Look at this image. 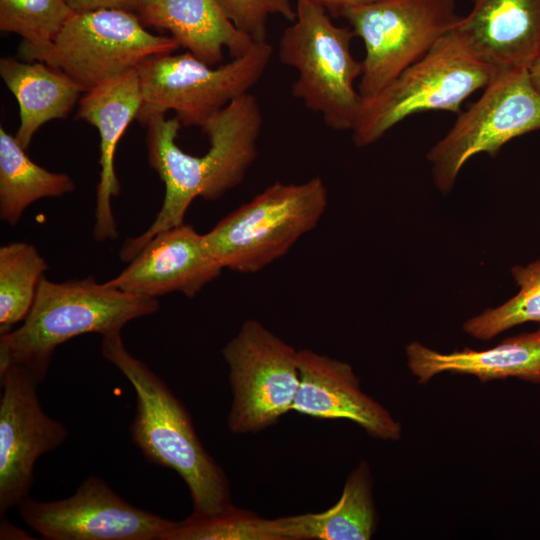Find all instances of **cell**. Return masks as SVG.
<instances>
[{
    "mask_svg": "<svg viewBox=\"0 0 540 540\" xmlns=\"http://www.w3.org/2000/svg\"><path fill=\"white\" fill-rule=\"evenodd\" d=\"M141 124L147 130L148 162L164 183L165 194L152 224L123 243L119 252L123 262L131 261L159 232L184 223L195 198L217 200L244 180L258 155L263 114L251 93L232 101L201 127L209 141L202 155L187 153L177 145L182 125L176 117L153 114Z\"/></svg>",
    "mask_w": 540,
    "mask_h": 540,
    "instance_id": "6da1fadb",
    "label": "cell"
},
{
    "mask_svg": "<svg viewBox=\"0 0 540 540\" xmlns=\"http://www.w3.org/2000/svg\"><path fill=\"white\" fill-rule=\"evenodd\" d=\"M101 354L135 390L132 442L147 461L172 469L181 477L191 496V515L208 517L231 506L224 470L204 448L189 412L166 383L126 349L121 333L103 336Z\"/></svg>",
    "mask_w": 540,
    "mask_h": 540,
    "instance_id": "7a4b0ae2",
    "label": "cell"
},
{
    "mask_svg": "<svg viewBox=\"0 0 540 540\" xmlns=\"http://www.w3.org/2000/svg\"><path fill=\"white\" fill-rule=\"evenodd\" d=\"M158 309L156 298L98 283L93 276L61 283L43 277L23 324L0 334V370L20 365L41 383L59 345L87 333H121L128 322Z\"/></svg>",
    "mask_w": 540,
    "mask_h": 540,
    "instance_id": "3957f363",
    "label": "cell"
},
{
    "mask_svg": "<svg viewBox=\"0 0 540 540\" xmlns=\"http://www.w3.org/2000/svg\"><path fill=\"white\" fill-rule=\"evenodd\" d=\"M295 10L278 44L280 62L297 71L292 96L330 129L352 131L363 100L355 87L362 75V61L351 50L355 34L308 1L296 0Z\"/></svg>",
    "mask_w": 540,
    "mask_h": 540,
    "instance_id": "277c9868",
    "label": "cell"
},
{
    "mask_svg": "<svg viewBox=\"0 0 540 540\" xmlns=\"http://www.w3.org/2000/svg\"><path fill=\"white\" fill-rule=\"evenodd\" d=\"M327 205V187L318 176L302 183L276 181L204 234L205 245L223 269L255 273L314 229Z\"/></svg>",
    "mask_w": 540,
    "mask_h": 540,
    "instance_id": "5b68a950",
    "label": "cell"
},
{
    "mask_svg": "<svg viewBox=\"0 0 540 540\" xmlns=\"http://www.w3.org/2000/svg\"><path fill=\"white\" fill-rule=\"evenodd\" d=\"M494 74L453 29L381 91L363 98L352 130L353 142L357 147L369 146L417 113L459 114L462 103L484 89Z\"/></svg>",
    "mask_w": 540,
    "mask_h": 540,
    "instance_id": "8992f818",
    "label": "cell"
},
{
    "mask_svg": "<svg viewBox=\"0 0 540 540\" xmlns=\"http://www.w3.org/2000/svg\"><path fill=\"white\" fill-rule=\"evenodd\" d=\"M272 55L273 48L265 40L217 67L188 51L148 57L136 68L142 94L137 119L141 123L150 115L172 110L181 125L201 128L232 101L250 93Z\"/></svg>",
    "mask_w": 540,
    "mask_h": 540,
    "instance_id": "52a82bcc",
    "label": "cell"
},
{
    "mask_svg": "<svg viewBox=\"0 0 540 540\" xmlns=\"http://www.w3.org/2000/svg\"><path fill=\"white\" fill-rule=\"evenodd\" d=\"M181 46L171 36L148 32L133 12L98 9L74 12L55 40L44 47L19 46V56L56 67L87 92L137 66L146 58Z\"/></svg>",
    "mask_w": 540,
    "mask_h": 540,
    "instance_id": "ba28073f",
    "label": "cell"
},
{
    "mask_svg": "<svg viewBox=\"0 0 540 540\" xmlns=\"http://www.w3.org/2000/svg\"><path fill=\"white\" fill-rule=\"evenodd\" d=\"M540 130V93L529 70L496 71L479 99L427 153L437 189L448 193L473 156H497L511 140Z\"/></svg>",
    "mask_w": 540,
    "mask_h": 540,
    "instance_id": "9c48e42d",
    "label": "cell"
},
{
    "mask_svg": "<svg viewBox=\"0 0 540 540\" xmlns=\"http://www.w3.org/2000/svg\"><path fill=\"white\" fill-rule=\"evenodd\" d=\"M364 45L358 91L377 94L458 24L456 0H379L345 11Z\"/></svg>",
    "mask_w": 540,
    "mask_h": 540,
    "instance_id": "30bf717a",
    "label": "cell"
},
{
    "mask_svg": "<svg viewBox=\"0 0 540 540\" xmlns=\"http://www.w3.org/2000/svg\"><path fill=\"white\" fill-rule=\"evenodd\" d=\"M221 354L232 390L227 416L232 433L262 431L292 410L300 386L298 350L248 319Z\"/></svg>",
    "mask_w": 540,
    "mask_h": 540,
    "instance_id": "8fae6325",
    "label": "cell"
},
{
    "mask_svg": "<svg viewBox=\"0 0 540 540\" xmlns=\"http://www.w3.org/2000/svg\"><path fill=\"white\" fill-rule=\"evenodd\" d=\"M17 508L24 523L48 540H162L177 523L132 505L95 476L68 498L27 496Z\"/></svg>",
    "mask_w": 540,
    "mask_h": 540,
    "instance_id": "7c38bea8",
    "label": "cell"
},
{
    "mask_svg": "<svg viewBox=\"0 0 540 540\" xmlns=\"http://www.w3.org/2000/svg\"><path fill=\"white\" fill-rule=\"evenodd\" d=\"M0 513L27 496L40 456L61 446L65 425L43 410L32 374L20 365L0 370Z\"/></svg>",
    "mask_w": 540,
    "mask_h": 540,
    "instance_id": "4fadbf2b",
    "label": "cell"
},
{
    "mask_svg": "<svg viewBox=\"0 0 540 540\" xmlns=\"http://www.w3.org/2000/svg\"><path fill=\"white\" fill-rule=\"evenodd\" d=\"M222 270L207 250L204 235L182 223L156 234L119 275L106 283L142 297L180 292L192 298Z\"/></svg>",
    "mask_w": 540,
    "mask_h": 540,
    "instance_id": "5bb4252c",
    "label": "cell"
},
{
    "mask_svg": "<svg viewBox=\"0 0 540 540\" xmlns=\"http://www.w3.org/2000/svg\"><path fill=\"white\" fill-rule=\"evenodd\" d=\"M300 386L292 410L317 419H346L384 441L401 438V424L360 388L350 364L310 349L298 350Z\"/></svg>",
    "mask_w": 540,
    "mask_h": 540,
    "instance_id": "9a60e30c",
    "label": "cell"
},
{
    "mask_svg": "<svg viewBox=\"0 0 540 540\" xmlns=\"http://www.w3.org/2000/svg\"><path fill=\"white\" fill-rule=\"evenodd\" d=\"M455 26L469 50L495 72L529 70L540 54V0H470Z\"/></svg>",
    "mask_w": 540,
    "mask_h": 540,
    "instance_id": "2e32d148",
    "label": "cell"
},
{
    "mask_svg": "<svg viewBox=\"0 0 540 540\" xmlns=\"http://www.w3.org/2000/svg\"><path fill=\"white\" fill-rule=\"evenodd\" d=\"M141 106L136 69L84 92L78 102L77 118L96 127L100 136V173L93 227V236L98 242L115 240L119 236L111 207L112 197L120 193L114 157L121 136L137 118Z\"/></svg>",
    "mask_w": 540,
    "mask_h": 540,
    "instance_id": "e0dca14e",
    "label": "cell"
},
{
    "mask_svg": "<svg viewBox=\"0 0 540 540\" xmlns=\"http://www.w3.org/2000/svg\"><path fill=\"white\" fill-rule=\"evenodd\" d=\"M405 352L408 367L419 384L444 372L472 375L481 382L516 377L540 384V328L484 350L464 348L442 353L413 341Z\"/></svg>",
    "mask_w": 540,
    "mask_h": 540,
    "instance_id": "ac0fdd59",
    "label": "cell"
},
{
    "mask_svg": "<svg viewBox=\"0 0 540 540\" xmlns=\"http://www.w3.org/2000/svg\"><path fill=\"white\" fill-rule=\"evenodd\" d=\"M137 15L144 26L168 31L181 47L211 66L223 60L225 49L236 58L254 44L218 0H148Z\"/></svg>",
    "mask_w": 540,
    "mask_h": 540,
    "instance_id": "d6986e66",
    "label": "cell"
},
{
    "mask_svg": "<svg viewBox=\"0 0 540 540\" xmlns=\"http://www.w3.org/2000/svg\"><path fill=\"white\" fill-rule=\"evenodd\" d=\"M0 76L18 102L20 125L15 137L25 150L43 124L67 117L84 93L65 72L41 61L3 57Z\"/></svg>",
    "mask_w": 540,
    "mask_h": 540,
    "instance_id": "ffe728a7",
    "label": "cell"
},
{
    "mask_svg": "<svg viewBox=\"0 0 540 540\" xmlns=\"http://www.w3.org/2000/svg\"><path fill=\"white\" fill-rule=\"evenodd\" d=\"M372 476L361 462L348 476L338 501L322 512L275 518L281 540H369L377 525Z\"/></svg>",
    "mask_w": 540,
    "mask_h": 540,
    "instance_id": "44dd1931",
    "label": "cell"
},
{
    "mask_svg": "<svg viewBox=\"0 0 540 540\" xmlns=\"http://www.w3.org/2000/svg\"><path fill=\"white\" fill-rule=\"evenodd\" d=\"M25 149L0 127V218L15 226L33 202L60 197L75 190L71 177L34 163Z\"/></svg>",
    "mask_w": 540,
    "mask_h": 540,
    "instance_id": "7402d4cb",
    "label": "cell"
},
{
    "mask_svg": "<svg viewBox=\"0 0 540 540\" xmlns=\"http://www.w3.org/2000/svg\"><path fill=\"white\" fill-rule=\"evenodd\" d=\"M47 269L31 244L11 242L0 247V334L27 317Z\"/></svg>",
    "mask_w": 540,
    "mask_h": 540,
    "instance_id": "603a6c76",
    "label": "cell"
},
{
    "mask_svg": "<svg viewBox=\"0 0 540 540\" xmlns=\"http://www.w3.org/2000/svg\"><path fill=\"white\" fill-rule=\"evenodd\" d=\"M511 274L520 290L502 305L468 319L463 330L479 340H490L526 322L540 323V260L514 266Z\"/></svg>",
    "mask_w": 540,
    "mask_h": 540,
    "instance_id": "cb8c5ba5",
    "label": "cell"
},
{
    "mask_svg": "<svg viewBox=\"0 0 540 540\" xmlns=\"http://www.w3.org/2000/svg\"><path fill=\"white\" fill-rule=\"evenodd\" d=\"M162 540H281L274 519L240 509L233 504L221 513L190 515L177 522Z\"/></svg>",
    "mask_w": 540,
    "mask_h": 540,
    "instance_id": "d4e9b609",
    "label": "cell"
},
{
    "mask_svg": "<svg viewBox=\"0 0 540 540\" xmlns=\"http://www.w3.org/2000/svg\"><path fill=\"white\" fill-rule=\"evenodd\" d=\"M74 11L66 0H0V30L23 38L20 46L51 44Z\"/></svg>",
    "mask_w": 540,
    "mask_h": 540,
    "instance_id": "484cf974",
    "label": "cell"
},
{
    "mask_svg": "<svg viewBox=\"0 0 540 540\" xmlns=\"http://www.w3.org/2000/svg\"><path fill=\"white\" fill-rule=\"evenodd\" d=\"M233 24L254 42L266 40L271 16L293 21L296 16L291 0H218Z\"/></svg>",
    "mask_w": 540,
    "mask_h": 540,
    "instance_id": "4316f807",
    "label": "cell"
},
{
    "mask_svg": "<svg viewBox=\"0 0 540 540\" xmlns=\"http://www.w3.org/2000/svg\"><path fill=\"white\" fill-rule=\"evenodd\" d=\"M148 0H66L70 8L76 12H88L98 9H119L139 12Z\"/></svg>",
    "mask_w": 540,
    "mask_h": 540,
    "instance_id": "83f0119b",
    "label": "cell"
},
{
    "mask_svg": "<svg viewBox=\"0 0 540 540\" xmlns=\"http://www.w3.org/2000/svg\"><path fill=\"white\" fill-rule=\"evenodd\" d=\"M323 8L332 17H341L342 14L352 8L367 5L379 0H305Z\"/></svg>",
    "mask_w": 540,
    "mask_h": 540,
    "instance_id": "f1b7e54d",
    "label": "cell"
},
{
    "mask_svg": "<svg viewBox=\"0 0 540 540\" xmlns=\"http://www.w3.org/2000/svg\"><path fill=\"white\" fill-rule=\"evenodd\" d=\"M0 538L1 539H28L27 533L18 529L16 526L2 520L1 529H0Z\"/></svg>",
    "mask_w": 540,
    "mask_h": 540,
    "instance_id": "f546056e",
    "label": "cell"
},
{
    "mask_svg": "<svg viewBox=\"0 0 540 540\" xmlns=\"http://www.w3.org/2000/svg\"><path fill=\"white\" fill-rule=\"evenodd\" d=\"M529 76L533 86L540 93V54L529 68Z\"/></svg>",
    "mask_w": 540,
    "mask_h": 540,
    "instance_id": "4dcf8cb0",
    "label": "cell"
}]
</instances>
